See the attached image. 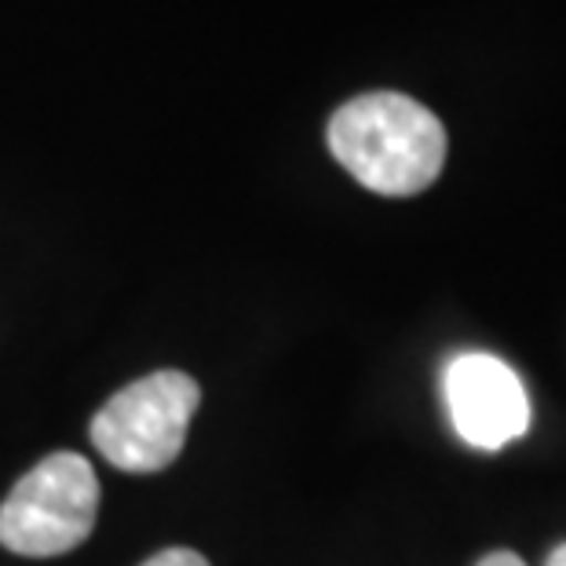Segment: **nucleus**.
Returning <instances> with one entry per match:
<instances>
[{
    "label": "nucleus",
    "instance_id": "nucleus-1",
    "mask_svg": "<svg viewBox=\"0 0 566 566\" xmlns=\"http://www.w3.org/2000/svg\"><path fill=\"white\" fill-rule=\"evenodd\" d=\"M333 158L384 198H413L442 176L446 128L402 92H369L344 103L325 128Z\"/></svg>",
    "mask_w": 566,
    "mask_h": 566
},
{
    "label": "nucleus",
    "instance_id": "nucleus-2",
    "mask_svg": "<svg viewBox=\"0 0 566 566\" xmlns=\"http://www.w3.org/2000/svg\"><path fill=\"white\" fill-rule=\"evenodd\" d=\"M201 406L195 377L179 369H158L132 380L92 417V446L117 472L154 475L184 453L190 420Z\"/></svg>",
    "mask_w": 566,
    "mask_h": 566
},
{
    "label": "nucleus",
    "instance_id": "nucleus-3",
    "mask_svg": "<svg viewBox=\"0 0 566 566\" xmlns=\"http://www.w3.org/2000/svg\"><path fill=\"white\" fill-rule=\"evenodd\" d=\"M99 515V479L88 457L59 450L27 472L0 504V545L52 559L84 545Z\"/></svg>",
    "mask_w": 566,
    "mask_h": 566
},
{
    "label": "nucleus",
    "instance_id": "nucleus-4",
    "mask_svg": "<svg viewBox=\"0 0 566 566\" xmlns=\"http://www.w3.org/2000/svg\"><path fill=\"white\" fill-rule=\"evenodd\" d=\"M446 406L457 436L479 450H501L530 428V399L520 373L493 355L453 358L446 369Z\"/></svg>",
    "mask_w": 566,
    "mask_h": 566
},
{
    "label": "nucleus",
    "instance_id": "nucleus-5",
    "mask_svg": "<svg viewBox=\"0 0 566 566\" xmlns=\"http://www.w3.org/2000/svg\"><path fill=\"white\" fill-rule=\"evenodd\" d=\"M143 566H209V559L195 548H165L158 556H150Z\"/></svg>",
    "mask_w": 566,
    "mask_h": 566
},
{
    "label": "nucleus",
    "instance_id": "nucleus-6",
    "mask_svg": "<svg viewBox=\"0 0 566 566\" xmlns=\"http://www.w3.org/2000/svg\"><path fill=\"white\" fill-rule=\"evenodd\" d=\"M479 566H526L520 556H512V552H493V556H486Z\"/></svg>",
    "mask_w": 566,
    "mask_h": 566
},
{
    "label": "nucleus",
    "instance_id": "nucleus-7",
    "mask_svg": "<svg viewBox=\"0 0 566 566\" xmlns=\"http://www.w3.org/2000/svg\"><path fill=\"white\" fill-rule=\"evenodd\" d=\"M545 566H566V545H559L556 552H552V556H548V563Z\"/></svg>",
    "mask_w": 566,
    "mask_h": 566
}]
</instances>
